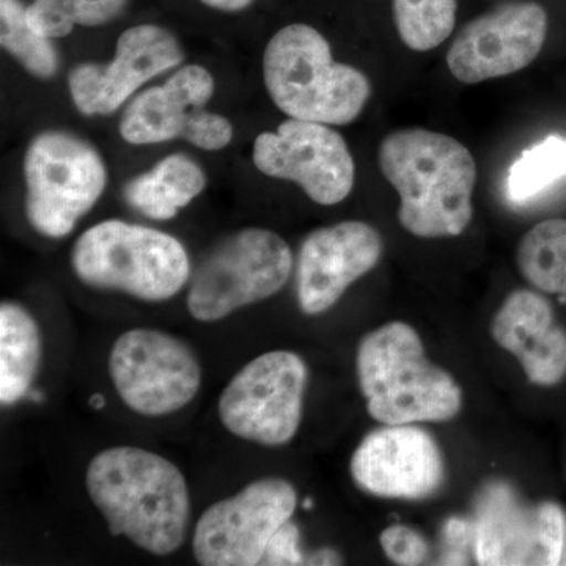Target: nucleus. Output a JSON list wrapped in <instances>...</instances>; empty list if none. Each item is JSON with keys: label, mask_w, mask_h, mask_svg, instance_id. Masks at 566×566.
I'll return each instance as SVG.
<instances>
[{"label": "nucleus", "mask_w": 566, "mask_h": 566, "mask_svg": "<svg viewBox=\"0 0 566 566\" xmlns=\"http://www.w3.org/2000/svg\"><path fill=\"white\" fill-rule=\"evenodd\" d=\"M85 486L112 535H125L153 556H170L185 542L191 497L185 475L167 458L112 447L93 458Z\"/></svg>", "instance_id": "1"}, {"label": "nucleus", "mask_w": 566, "mask_h": 566, "mask_svg": "<svg viewBox=\"0 0 566 566\" xmlns=\"http://www.w3.org/2000/svg\"><path fill=\"white\" fill-rule=\"evenodd\" d=\"M379 169L400 196L398 219L419 238L458 237L472 219L474 156L430 129H398L382 139Z\"/></svg>", "instance_id": "2"}, {"label": "nucleus", "mask_w": 566, "mask_h": 566, "mask_svg": "<svg viewBox=\"0 0 566 566\" xmlns=\"http://www.w3.org/2000/svg\"><path fill=\"white\" fill-rule=\"evenodd\" d=\"M263 77L275 106L297 120L348 125L371 96L363 71L335 62L327 40L307 24L275 33L264 50Z\"/></svg>", "instance_id": "3"}, {"label": "nucleus", "mask_w": 566, "mask_h": 566, "mask_svg": "<svg viewBox=\"0 0 566 566\" xmlns=\"http://www.w3.org/2000/svg\"><path fill=\"white\" fill-rule=\"evenodd\" d=\"M356 363L368 412L378 422H444L460 412V387L428 363L409 324L394 322L365 335Z\"/></svg>", "instance_id": "4"}, {"label": "nucleus", "mask_w": 566, "mask_h": 566, "mask_svg": "<svg viewBox=\"0 0 566 566\" xmlns=\"http://www.w3.org/2000/svg\"><path fill=\"white\" fill-rule=\"evenodd\" d=\"M71 263L87 285L151 303L180 293L191 275L188 252L177 238L115 219L82 233Z\"/></svg>", "instance_id": "5"}, {"label": "nucleus", "mask_w": 566, "mask_h": 566, "mask_svg": "<svg viewBox=\"0 0 566 566\" xmlns=\"http://www.w3.org/2000/svg\"><path fill=\"white\" fill-rule=\"evenodd\" d=\"M293 253L277 233L245 229L216 245L193 274L188 311L203 323L219 322L281 292Z\"/></svg>", "instance_id": "6"}, {"label": "nucleus", "mask_w": 566, "mask_h": 566, "mask_svg": "<svg viewBox=\"0 0 566 566\" xmlns=\"http://www.w3.org/2000/svg\"><path fill=\"white\" fill-rule=\"evenodd\" d=\"M25 211L36 232L66 237L106 189V166L88 142L63 132L40 134L24 158Z\"/></svg>", "instance_id": "7"}, {"label": "nucleus", "mask_w": 566, "mask_h": 566, "mask_svg": "<svg viewBox=\"0 0 566 566\" xmlns=\"http://www.w3.org/2000/svg\"><path fill=\"white\" fill-rule=\"evenodd\" d=\"M305 386L307 367L297 354H262L223 389L219 419L237 438L266 447L285 446L300 428Z\"/></svg>", "instance_id": "8"}, {"label": "nucleus", "mask_w": 566, "mask_h": 566, "mask_svg": "<svg viewBox=\"0 0 566 566\" xmlns=\"http://www.w3.org/2000/svg\"><path fill=\"white\" fill-rule=\"evenodd\" d=\"M109 375L123 403L142 416L186 408L202 385L196 353L180 338L155 329H133L115 340Z\"/></svg>", "instance_id": "9"}, {"label": "nucleus", "mask_w": 566, "mask_h": 566, "mask_svg": "<svg viewBox=\"0 0 566 566\" xmlns=\"http://www.w3.org/2000/svg\"><path fill=\"white\" fill-rule=\"evenodd\" d=\"M296 491L282 479L249 483L216 502L197 521L193 556L203 566H255L275 532L292 520Z\"/></svg>", "instance_id": "10"}, {"label": "nucleus", "mask_w": 566, "mask_h": 566, "mask_svg": "<svg viewBox=\"0 0 566 566\" xmlns=\"http://www.w3.org/2000/svg\"><path fill=\"white\" fill-rule=\"evenodd\" d=\"M214 87V77L202 65L182 66L166 84L142 92L126 107L118 126L123 140L153 145L181 137L200 150H222L233 139V125L205 111Z\"/></svg>", "instance_id": "11"}, {"label": "nucleus", "mask_w": 566, "mask_h": 566, "mask_svg": "<svg viewBox=\"0 0 566 566\" xmlns=\"http://www.w3.org/2000/svg\"><path fill=\"white\" fill-rule=\"evenodd\" d=\"M253 164L266 177L296 182L315 203L331 207L353 191L356 169L344 137L329 125L290 118L253 142Z\"/></svg>", "instance_id": "12"}, {"label": "nucleus", "mask_w": 566, "mask_h": 566, "mask_svg": "<svg viewBox=\"0 0 566 566\" xmlns=\"http://www.w3.org/2000/svg\"><path fill=\"white\" fill-rule=\"evenodd\" d=\"M474 549L480 565L562 564L564 510L545 502L526 505L505 483H491L476 502Z\"/></svg>", "instance_id": "13"}, {"label": "nucleus", "mask_w": 566, "mask_h": 566, "mask_svg": "<svg viewBox=\"0 0 566 566\" xmlns=\"http://www.w3.org/2000/svg\"><path fill=\"white\" fill-rule=\"evenodd\" d=\"M547 33L546 11L535 2H510L468 22L447 54L463 84H480L526 69L538 57Z\"/></svg>", "instance_id": "14"}, {"label": "nucleus", "mask_w": 566, "mask_h": 566, "mask_svg": "<svg viewBox=\"0 0 566 566\" xmlns=\"http://www.w3.org/2000/svg\"><path fill=\"white\" fill-rule=\"evenodd\" d=\"M182 57L172 32L161 25H134L122 33L111 62L82 63L71 71V99L87 117L114 114L142 85L180 65Z\"/></svg>", "instance_id": "15"}, {"label": "nucleus", "mask_w": 566, "mask_h": 566, "mask_svg": "<svg viewBox=\"0 0 566 566\" xmlns=\"http://www.w3.org/2000/svg\"><path fill=\"white\" fill-rule=\"evenodd\" d=\"M354 482L367 493L390 499H422L444 479L441 450L427 431L389 424L365 436L352 460Z\"/></svg>", "instance_id": "16"}, {"label": "nucleus", "mask_w": 566, "mask_h": 566, "mask_svg": "<svg viewBox=\"0 0 566 566\" xmlns=\"http://www.w3.org/2000/svg\"><path fill=\"white\" fill-rule=\"evenodd\" d=\"M381 253V237L365 222L335 223L308 234L297 262V300L304 314L329 311L352 283L374 270Z\"/></svg>", "instance_id": "17"}, {"label": "nucleus", "mask_w": 566, "mask_h": 566, "mask_svg": "<svg viewBox=\"0 0 566 566\" xmlns=\"http://www.w3.org/2000/svg\"><path fill=\"white\" fill-rule=\"evenodd\" d=\"M493 337L515 354L534 385H557L566 375V333L539 294L528 290L509 294L494 316Z\"/></svg>", "instance_id": "18"}, {"label": "nucleus", "mask_w": 566, "mask_h": 566, "mask_svg": "<svg viewBox=\"0 0 566 566\" xmlns=\"http://www.w3.org/2000/svg\"><path fill=\"white\" fill-rule=\"evenodd\" d=\"M207 188L202 167L175 153L126 185V202L155 221H169Z\"/></svg>", "instance_id": "19"}, {"label": "nucleus", "mask_w": 566, "mask_h": 566, "mask_svg": "<svg viewBox=\"0 0 566 566\" xmlns=\"http://www.w3.org/2000/svg\"><path fill=\"white\" fill-rule=\"evenodd\" d=\"M39 324L20 304L0 305V401L10 406L29 392L41 363Z\"/></svg>", "instance_id": "20"}, {"label": "nucleus", "mask_w": 566, "mask_h": 566, "mask_svg": "<svg viewBox=\"0 0 566 566\" xmlns=\"http://www.w3.org/2000/svg\"><path fill=\"white\" fill-rule=\"evenodd\" d=\"M521 273L546 293L566 296V221L549 219L536 223L517 249Z\"/></svg>", "instance_id": "21"}, {"label": "nucleus", "mask_w": 566, "mask_h": 566, "mask_svg": "<svg viewBox=\"0 0 566 566\" xmlns=\"http://www.w3.org/2000/svg\"><path fill=\"white\" fill-rule=\"evenodd\" d=\"M457 10V0H394L398 35L409 50H434L452 35Z\"/></svg>", "instance_id": "22"}, {"label": "nucleus", "mask_w": 566, "mask_h": 566, "mask_svg": "<svg viewBox=\"0 0 566 566\" xmlns=\"http://www.w3.org/2000/svg\"><path fill=\"white\" fill-rule=\"evenodd\" d=\"M0 44L33 76L51 80L57 73L54 44L32 31L20 0H0Z\"/></svg>", "instance_id": "23"}, {"label": "nucleus", "mask_w": 566, "mask_h": 566, "mask_svg": "<svg viewBox=\"0 0 566 566\" xmlns=\"http://www.w3.org/2000/svg\"><path fill=\"white\" fill-rule=\"evenodd\" d=\"M566 177V139L551 136L523 153L509 175V193L515 202H526Z\"/></svg>", "instance_id": "24"}, {"label": "nucleus", "mask_w": 566, "mask_h": 566, "mask_svg": "<svg viewBox=\"0 0 566 566\" xmlns=\"http://www.w3.org/2000/svg\"><path fill=\"white\" fill-rule=\"evenodd\" d=\"M74 25L96 28L120 17L128 0H52Z\"/></svg>", "instance_id": "25"}, {"label": "nucleus", "mask_w": 566, "mask_h": 566, "mask_svg": "<svg viewBox=\"0 0 566 566\" xmlns=\"http://www.w3.org/2000/svg\"><path fill=\"white\" fill-rule=\"evenodd\" d=\"M381 545L386 556L398 565H420L428 556V545L423 536L405 526L386 528L381 535Z\"/></svg>", "instance_id": "26"}, {"label": "nucleus", "mask_w": 566, "mask_h": 566, "mask_svg": "<svg viewBox=\"0 0 566 566\" xmlns=\"http://www.w3.org/2000/svg\"><path fill=\"white\" fill-rule=\"evenodd\" d=\"M25 20L32 31L50 40L63 39L76 28L52 0H33L25 9Z\"/></svg>", "instance_id": "27"}, {"label": "nucleus", "mask_w": 566, "mask_h": 566, "mask_svg": "<svg viewBox=\"0 0 566 566\" xmlns=\"http://www.w3.org/2000/svg\"><path fill=\"white\" fill-rule=\"evenodd\" d=\"M301 564H304V557L300 549V528L294 526L292 521H289L271 538L260 565L289 566Z\"/></svg>", "instance_id": "28"}, {"label": "nucleus", "mask_w": 566, "mask_h": 566, "mask_svg": "<svg viewBox=\"0 0 566 566\" xmlns=\"http://www.w3.org/2000/svg\"><path fill=\"white\" fill-rule=\"evenodd\" d=\"M444 538L447 553L465 554L464 551L468 549L469 545H474V524L460 520V517H453V520L447 521Z\"/></svg>", "instance_id": "29"}, {"label": "nucleus", "mask_w": 566, "mask_h": 566, "mask_svg": "<svg viewBox=\"0 0 566 566\" xmlns=\"http://www.w3.org/2000/svg\"><path fill=\"white\" fill-rule=\"evenodd\" d=\"M205 6L211 7V9L222 11H240L248 9L253 0H200Z\"/></svg>", "instance_id": "30"}, {"label": "nucleus", "mask_w": 566, "mask_h": 566, "mask_svg": "<svg viewBox=\"0 0 566 566\" xmlns=\"http://www.w3.org/2000/svg\"><path fill=\"white\" fill-rule=\"evenodd\" d=\"M308 565H342L340 554L329 547L316 551L307 560Z\"/></svg>", "instance_id": "31"}, {"label": "nucleus", "mask_w": 566, "mask_h": 566, "mask_svg": "<svg viewBox=\"0 0 566 566\" xmlns=\"http://www.w3.org/2000/svg\"><path fill=\"white\" fill-rule=\"evenodd\" d=\"M91 406L93 409H96V411H102L104 406H106V398H104L102 394L92 395Z\"/></svg>", "instance_id": "32"}, {"label": "nucleus", "mask_w": 566, "mask_h": 566, "mask_svg": "<svg viewBox=\"0 0 566 566\" xmlns=\"http://www.w3.org/2000/svg\"><path fill=\"white\" fill-rule=\"evenodd\" d=\"M28 395L29 397H31V400L33 401L43 400V394L39 392V390H31V392H29Z\"/></svg>", "instance_id": "33"}, {"label": "nucleus", "mask_w": 566, "mask_h": 566, "mask_svg": "<svg viewBox=\"0 0 566 566\" xmlns=\"http://www.w3.org/2000/svg\"><path fill=\"white\" fill-rule=\"evenodd\" d=\"M312 505H314V502H312V501L304 502V509H312Z\"/></svg>", "instance_id": "34"}, {"label": "nucleus", "mask_w": 566, "mask_h": 566, "mask_svg": "<svg viewBox=\"0 0 566 566\" xmlns=\"http://www.w3.org/2000/svg\"><path fill=\"white\" fill-rule=\"evenodd\" d=\"M562 564L566 565V543H565L564 557H562Z\"/></svg>", "instance_id": "35"}]
</instances>
